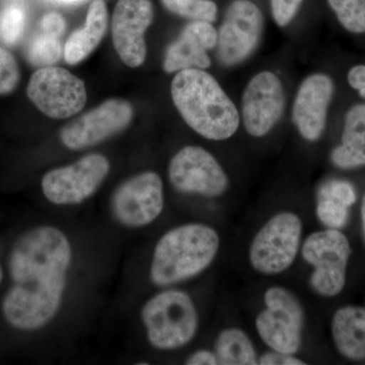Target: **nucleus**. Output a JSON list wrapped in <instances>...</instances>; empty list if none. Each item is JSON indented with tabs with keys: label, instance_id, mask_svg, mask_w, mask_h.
I'll return each instance as SVG.
<instances>
[{
	"label": "nucleus",
	"instance_id": "1",
	"mask_svg": "<svg viewBox=\"0 0 365 365\" xmlns=\"http://www.w3.org/2000/svg\"><path fill=\"white\" fill-rule=\"evenodd\" d=\"M73 258L71 239L55 225L30 228L14 241L7 263L11 285L1 302L9 325L34 332L58 316Z\"/></svg>",
	"mask_w": 365,
	"mask_h": 365
},
{
	"label": "nucleus",
	"instance_id": "2",
	"mask_svg": "<svg viewBox=\"0 0 365 365\" xmlns=\"http://www.w3.org/2000/svg\"><path fill=\"white\" fill-rule=\"evenodd\" d=\"M170 95L185 123L207 140H227L241 126L239 108L205 69L177 72Z\"/></svg>",
	"mask_w": 365,
	"mask_h": 365
},
{
	"label": "nucleus",
	"instance_id": "3",
	"mask_svg": "<svg viewBox=\"0 0 365 365\" xmlns=\"http://www.w3.org/2000/svg\"><path fill=\"white\" fill-rule=\"evenodd\" d=\"M217 230L204 222H187L170 228L158 239L150 264L155 287H172L207 270L220 253Z\"/></svg>",
	"mask_w": 365,
	"mask_h": 365
},
{
	"label": "nucleus",
	"instance_id": "4",
	"mask_svg": "<svg viewBox=\"0 0 365 365\" xmlns=\"http://www.w3.org/2000/svg\"><path fill=\"white\" fill-rule=\"evenodd\" d=\"M146 340L158 351H176L195 339L200 318L193 297L176 287H163L140 309Z\"/></svg>",
	"mask_w": 365,
	"mask_h": 365
},
{
	"label": "nucleus",
	"instance_id": "5",
	"mask_svg": "<svg viewBox=\"0 0 365 365\" xmlns=\"http://www.w3.org/2000/svg\"><path fill=\"white\" fill-rule=\"evenodd\" d=\"M304 223L294 211L271 216L255 234L248 251L250 265L264 276L284 273L294 265L302 245Z\"/></svg>",
	"mask_w": 365,
	"mask_h": 365
},
{
	"label": "nucleus",
	"instance_id": "6",
	"mask_svg": "<svg viewBox=\"0 0 365 365\" xmlns=\"http://www.w3.org/2000/svg\"><path fill=\"white\" fill-rule=\"evenodd\" d=\"M264 307L255 319V328L269 349L297 354L304 339V306L288 288L273 285L263 295Z\"/></svg>",
	"mask_w": 365,
	"mask_h": 365
},
{
	"label": "nucleus",
	"instance_id": "7",
	"mask_svg": "<svg viewBox=\"0 0 365 365\" xmlns=\"http://www.w3.org/2000/svg\"><path fill=\"white\" fill-rule=\"evenodd\" d=\"M300 254L313 268L309 283L314 294L331 299L343 292L352 249L341 230L326 228L312 232L302 242Z\"/></svg>",
	"mask_w": 365,
	"mask_h": 365
},
{
	"label": "nucleus",
	"instance_id": "8",
	"mask_svg": "<svg viewBox=\"0 0 365 365\" xmlns=\"http://www.w3.org/2000/svg\"><path fill=\"white\" fill-rule=\"evenodd\" d=\"M265 16L252 0H232L217 30L216 57L227 68L242 66L260 47Z\"/></svg>",
	"mask_w": 365,
	"mask_h": 365
},
{
	"label": "nucleus",
	"instance_id": "9",
	"mask_svg": "<svg viewBox=\"0 0 365 365\" xmlns=\"http://www.w3.org/2000/svg\"><path fill=\"white\" fill-rule=\"evenodd\" d=\"M110 170L111 163L104 155L90 153L46 173L41 182L43 195L53 205H79L97 193Z\"/></svg>",
	"mask_w": 365,
	"mask_h": 365
},
{
	"label": "nucleus",
	"instance_id": "10",
	"mask_svg": "<svg viewBox=\"0 0 365 365\" xmlns=\"http://www.w3.org/2000/svg\"><path fill=\"white\" fill-rule=\"evenodd\" d=\"M165 208L162 178L153 170L139 173L122 182L113 192L110 211L115 222L131 230L157 222Z\"/></svg>",
	"mask_w": 365,
	"mask_h": 365
},
{
	"label": "nucleus",
	"instance_id": "11",
	"mask_svg": "<svg viewBox=\"0 0 365 365\" xmlns=\"http://www.w3.org/2000/svg\"><path fill=\"white\" fill-rule=\"evenodd\" d=\"M170 186L186 195L218 198L230 188V178L217 158L202 146L187 145L175 153L168 167Z\"/></svg>",
	"mask_w": 365,
	"mask_h": 365
},
{
	"label": "nucleus",
	"instance_id": "12",
	"mask_svg": "<svg viewBox=\"0 0 365 365\" xmlns=\"http://www.w3.org/2000/svg\"><path fill=\"white\" fill-rule=\"evenodd\" d=\"M26 95L38 109L53 119H66L85 107L88 93L85 83L60 67H42L34 72Z\"/></svg>",
	"mask_w": 365,
	"mask_h": 365
},
{
	"label": "nucleus",
	"instance_id": "13",
	"mask_svg": "<svg viewBox=\"0 0 365 365\" xmlns=\"http://www.w3.org/2000/svg\"><path fill=\"white\" fill-rule=\"evenodd\" d=\"M287 105L282 81L271 71L255 74L245 86L239 108L241 123L254 138L268 135L279 123Z\"/></svg>",
	"mask_w": 365,
	"mask_h": 365
},
{
	"label": "nucleus",
	"instance_id": "14",
	"mask_svg": "<svg viewBox=\"0 0 365 365\" xmlns=\"http://www.w3.org/2000/svg\"><path fill=\"white\" fill-rule=\"evenodd\" d=\"M133 108L124 98H111L67 124L60 140L71 150H83L104 143L130 125Z\"/></svg>",
	"mask_w": 365,
	"mask_h": 365
},
{
	"label": "nucleus",
	"instance_id": "15",
	"mask_svg": "<svg viewBox=\"0 0 365 365\" xmlns=\"http://www.w3.org/2000/svg\"><path fill=\"white\" fill-rule=\"evenodd\" d=\"M335 83L329 74L316 72L300 83L292 104V120L299 136L314 143L326 130Z\"/></svg>",
	"mask_w": 365,
	"mask_h": 365
},
{
	"label": "nucleus",
	"instance_id": "16",
	"mask_svg": "<svg viewBox=\"0 0 365 365\" xmlns=\"http://www.w3.org/2000/svg\"><path fill=\"white\" fill-rule=\"evenodd\" d=\"M155 16L150 0H119L112 20L115 49L127 66L138 67L146 58L145 34Z\"/></svg>",
	"mask_w": 365,
	"mask_h": 365
},
{
	"label": "nucleus",
	"instance_id": "17",
	"mask_svg": "<svg viewBox=\"0 0 365 365\" xmlns=\"http://www.w3.org/2000/svg\"><path fill=\"white\" fill-rule=\"evenodd\" d=\"M217 29L212 23L192 21L185 26L179 37L168 47L163 69L175 73L184 69H207L211 66L208 52L217 44Z\"/></svg>",
	"mask_w": 365,
	"mask_h": 365
},
{
	"label": "nucleus",
	"instance_id": "18",
	"mask_svg": "<svg viewBox=\"0 0 365 365\" xmlns=\"http://www.w3.org/2000/svg\"><path fill=\"white\" fill-rule=\"evenodd\" d=\"M331 162L341 170L365 167V104L349 108L345 115L341 143L330 155Z\"/></svg>",
	"mask_w": 365,
	"mask_h": 365
},
{
	"label": "nucleus",
	"instance_id": "19",
	"mask_svg": "<svg viewBox=\"0 0 365 365\" xmlns=\"http://www.w3.org/2000/svg\"><path fill=\"white\" fill-rule=\"evenodd\" d=\"M331 334L336 349L345 359H365V307L346 306L334 313Z\"/></svg>",
	"mask_w": 365,
	"mask_h": 365
},
{
	"label": "nucleus",
	"instance_id": "20",
	"mask_svg": "<svg viewBox=\"0 0 365 365\" xmlns=\"http://www.w3.org/2000/svg\"><path fill=\"white\" fill-rule=\"evenodd\" d=\"M108 28L107 6L103 0H95L86 14V25L67 40L64 58L74 66L85 60L104 38Z\"/></svg>",
	"mask_w": 365,
	"mask_h": 365
},
{
	"label": "nucleus",
	"instance_id": "21",
	"mask_svg": "<svg viewBox=\"0 0 365 365\" xmlns=\"http://www.w3.org/2000/svg\"><path fill=\"white\" fill-rule=\"evenodd\" d=\"M213 350L220 365L259 364V355L253 341L237 327L222 329L216 336Z\"/></svg>",
	"mask_w": 365,
	"mask_h": 365
},
{
	"label": "nucleus",
	"instance_id": "22",
	"mask_svg": "<svg viewBox=\"0 0 365 365\" xmlns=\"http://www.w3.org/2000/svg\"><path fill=\"white\" fill-rule=\"evenodd\" d=\"M163 6L181 18L190 21H203L215 23L217 19L218 7L213 0H160Z\"/></svg>",
	"mask_w": 365,
	"mask_h": 365
},
{
	"label": "nucleus",
	"instance_id": "23",
	"mask_svg": "<svg viewBox=\"0 0 365 365\" xmlns=\"http://www.w3.org/2000/svg\"><path fill=\"white\" fill-rule=\"evenodd\" d=\"M327 4L344 30L365 34V0H327Z\"/></svg>",
	"mask_w": 365,
	"mask_h": 365
},
{
	"label": "nucleus",
	"instance_id": "24",
	"mask_svg": "<svg viewBox=\"0 0 365 365\" xmlns=\"http://www.w3.org/2000/svg\"><path fill=\"white\" fill-rule=\"evenodd\" d=\"M62 55L60 39L44 33L34 36L26 46V57L33 66L47 67L56 63Z\"/></svg>",
	"mask_w": 365,
	"mask_h": 365
},
{
	"label": "nucleus",
	"instance_id": "25",
	"mask_svg": "<svg viewBox=\"0 0 365 365\" xmlns=\"http://www.w3.org/2000/svg\"><path fill=\"white\" fill-rule=\"evenodd\" d=\"M349 208L331 197L317 196V218L326 228L344 227L349 218Z\"/></svg>",
	"mask_w": 365,
	"mask_h": 365
},
{
	"label": "nucleus",
	"instance_id": "26",
	"mask_svg": "<svg viewBox=\"0 0 365 365\" xmlns=\"http://www.w3.org/2000/svg\"><path fill=\"white\" fill-rule=\"evenodd\" d=\"M25 26L26 14L21 6L11 4L0 11V40L4 44H16L23 35Z\"/></svg>",
	"mask_w": 365,
	"mask_h": 365
},
{
	"label": "nucleus",
	"instance_id": "27",
	"mask_svg": "<svg viewBox=\"0 0 365 365\" xmlns=\"http://www.w3.org/2000/svg\"><path fill=\"white\" fill-rule=\"evenodd\" d=\"M21 79L20 67L11 52L0 46V96L16 90Z\"/></svg>",
	"mask_w": 365,
	"mask_h": 365
},
{
	"label": "nucleus",
	"instance_id": "28",
	"mask_svg": "<svg viewBox=\"0 0 365 365\" xmlns=\"http://www.w3.org/2000/svg\"><path fill=\"white\" fill-rule=\"evenodd\" d=\"M318 196L331 197L348 207H351L357 199L356 192L351 182L337 179L324 182L319 187Z\"/></svg>",
	"mask_w": 365,
	"mask_h": 365
},
{
	"label": "nucleus",
	"instance_id": "29",
	"mask_svg": "<svg viewBox=\"0 0 365 365\" xmlns=\"http://www.w3.org/2000/svg\"><path fill=\"white\" fill-rule=\"evenodd\" d=\"M306 0H270L271 16L279 28H287L299 14Z\"/></svg>",
	"mask_w": 365,
	"mask_h": 365
},
{
	"label": "nucleus",
	"instance_id": "30",
	"mask_svg": "<svg viewBox=\"0 0 365 365\" xmlns=\"http://www.w3.org/2000/svg\"><path fill=\"white\" fill-rule=\"evenodd\" d=\"M259 364L260 365H304L307 364L304 360L297 356V354H288L269 349V351L264 352L259 356Z\"/></svg>",
	"mask_w": 365,
	"mask_h": 365
},
{
	"label": "nucleus",
	"instance_id": "31",
	"mask_svg": "<svg viewBox=\"0 0 365 365\" xmlns=\"http://www.w3.org/2000/svg\"><path fill=\"white\" fill-rule=\"evenodd\" d=\"M41 28H42V33L46 34V35L60 39V37L66 32V20L61 14L56 13L47 14L41 21Z\"/></svg>",
	"mask_w": 365,
	"mask_h": 365
},
{
	"label": "nucleus",
	"instance_id": "32",
	"mask_svg": "<svg viewBox=\"0 0 365 365\" xmlns=\"http://www.w3.org/2000/svg\"><path fill=\"white\" fill-rule=\"evenodd\" d=\"M187 365H218L217 356L215 350L198 349L192 352L185 360Z\"/></svg>",
	"mask_w": 365,
	"mask_h": 365
},
{
	"label": "nucleus",
	"instance_id": "33",
	"mask_svg": "<svg viewBox=\"0 0 365 365\" xmlns=\"http://www.w3.org/2000/svg\"><path fill=\"white\" fill-rule=\"evenodd\" d=\"M347 81L353 90L359 91L360 97L365 100V66H353L347 74Z\"/></svg>",
	"mask_w": 365,
	"mask_h": 365
},
{
	"label": "nucleus",
	"instance_id": "34",
	"mask_svg": "<svg viewBox=\"0 0 365 365\" xmlns=\"http://www.w3.org/2000/svg\"><path fill=\"white\" fill-rule=\"evenodd\" d=\"M360 218H361L362 235L365 242V193L362 196L361 206H360Z\"/></svg>",
	"mask_w": 365,
	"mask_h": 365
},
{
	"label": "nucleus",
	"instance_id": "35",
	"mask_svg": "<svg viewBox=\"0 0 365 365\" xmlns=\"http://www.w3.org/2000/svg\"><path fill=\"white\" fill-rule=\"evenodd\" d=\"M4 268H2L1 264H0V285H1L2 280H4Z\"/></svg>",
	"mask_w": 365,
	"mask_h": 365
},
{
	"label": "nucleus",
	"instance_id": "36",
	"mask_svg": "<svg viewBox=\"0 0 365 365\" xmlns=\"http://www.w3.org/2000/svg\"><path fill=\"white\" fill-rule=\"evenodd\" d=\"M57 1L66 2V4H72V2L81 1V0H57Z\"/></svg>",
	"mask_w": 365,
	"mask_h": 365
}]
</instances>
